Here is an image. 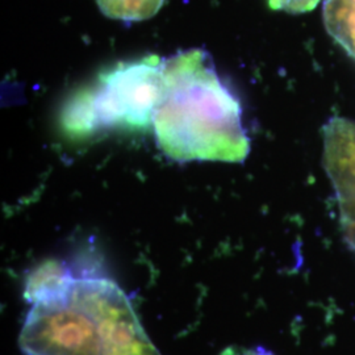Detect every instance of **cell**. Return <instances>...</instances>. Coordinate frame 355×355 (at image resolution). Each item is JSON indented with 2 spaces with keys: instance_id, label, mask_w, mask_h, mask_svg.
<instances>
[{
  "instance_id": "9",
  "label": "cell",
  "mask_w": 355,
  "mask_h": 355,
  "mask_svg": "<svg viewBox=\"0 0 355 355\" xmlns=\"http://www.w3.org/2000/svg\"><path fill=\"white\" fill-rule=\"evenodd\" d=\"M221 355H272L270 354L266 350L258 347V349H236V347H232L228 349L227 352H224Z\"/></svg>"
},
{
  "instance_id": "4",
  "label": "cell",
  "mask_w": 355,
  "mask_h": 355,
  "mask_svg": "<svg viewBox=\"0 0 355 355\" xmlns=\"http://www.w3.org/2000/svg\"><path fill=\"white\" fill-rule=\"evenodd\" d=\"M322 140V162L336 193L343 237L355 252V121L330 119Z\"/></svg>"
},
{
  "instance_id": "3",
  "label": "cell",
  "mask_w": 355,
  "mask_h": 355,
  "mask_svg": "<svg viewBox=\"0 0 355 355\" xmlns=\"http://www.w3.org/2000/svg\"><path fill=\"white\" fill-rule=\"evenodd\" d=\"M162 89L164 61L158 57L116 64L66 102L61 124L74 136L105 128H146L153 124Z\"/></svg>"
},
{
  "instance_id": "1",
  "label": "cell",
  "mask_w": 355,
  "mask_h": 355,
  "mask_svg": "<svg viewBox=\"0 0 355 355\" xmlns=\"http://www.w3.org/2000/svg\"><path fill=\"white\" fill-rule=\"evenodd\" d=\"M152 125L159 149L178 162L241 164L250 152L241 104L200 49L164 61V89Z\"/></svg>"
},
{
  "instance_id": "6",
  "label": "cell",
  "mask_w": 355,
  "mask_h": 355,
  "mask_svg": "<svg viewBox=\"0 0 355 355\" xmlns=\"http://www.w3.org/2000/svg\"><path fill=\"white\" fill-rule=\"evenodd\" d=\"M324 24L355 61V0H324Z\"/></svg>"
},
{
  "instance_id": "5",
  "label": "cell",
  "mask_w": 355,
  "mask_h": 355,
  "mask_svg": "<svg viewBox=\"0 0 355 355\" xmlns=\"http://www.w3.org/2000/svg\"><path fill=\"white\" fill-rule=\"evenodd\" d=\"M74 278L76 277L64 262L55 259L45 261L28 274L24 297L32 304L49 299L62 291Z\"/></svg>"
},
{
  "instance_id": "8",
  "label": "cell",
  "mask_w": 355,
  "mask_h": 355,
  "mask_svg": "<svg viewBox=\"0 0 355 355\" xmlns=\"http://www.w3.org/2000/svg\"><path fill=\"white\" fill-rule=\"evenodd\" d=\"M321 0H267L271 10L288 13H305L315 10Z\"/></svg>"
},
{
  "instance_id": "2",
  "label": "cell",
  "mask_w": 355,
  "mask_h": 355,
  "mask_svg": "<svg viewBox=\"0 0 355 355\" xmlns=\"http://www.w3.org/2000/svg\"><path fill=\"white\" fill-rule=\"evenodd\" d=\"M19 345L26 355H161L125 292L91 275L32 304Z\"/></svg>"
},
{
  "instance_id": "7",
  "label": "cell",
  "mask_w": 355,
  "mask_h": 355,
  "mask_svg": "<svg viewBox=\"0 0 355 355\" xmlns=\"http://www.w3.org/2000/svg\"><path fill=\"white\" fill-rule=\"evenodd\" d=\"M103 15L125 23L144 21L162 8L165 0H96Z\"/></svg>"
}]
</instances>
